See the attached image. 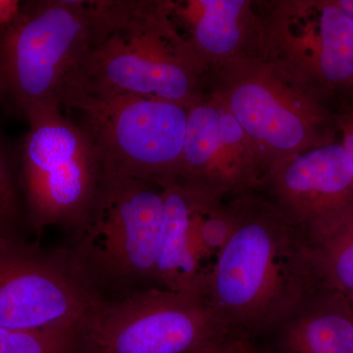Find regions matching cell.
Segmentation results:
<instances>
[{
    "instance_id": "obj_1",
    "label": "cell",
    "mask_w": 353,
    "mask_h": 353,
    "mask_svg": "<svg viewBox=\"0 0 353 353\" xmlns=\"http://www.w3.org/2000/svg\"><path fill=\"white\" fill-rule=\"evenodd\" d=\"M234 224L204 297L225 328L273 331L317 287L310 245L261 194L231 199Z\"/></svg>"
},
{
    "instance_id": "obj_2",
    "label": "cell",
    "mask_w": 353,
    "mask_h": 353,
    "mask_svg": "<svg viewBox=\"0 0 353 353\" xmlns=\"http://www.w3.org/2000/svg\"><path fill=\"white\" fill-rule=\"evenodd\" d=\"M97 3L94 44L67 83L73 95L136 94L190 108L204 92L205 72L157 1Z\"/></svg>"
},
{
    "instance_id": "obj_3",
    "label": "cell",
    "mask_w": 353,
    "mask_h": 353,
    "mask_svg": "<svg viewBox=\"0 0 353 353\" xmlns=\"http://www.w3.org/2000/svg\"><path fill=\"white\" fill-rule=\"evenodd\" d=\"M97 19L95 1L23 2L18 17L0 27V103L23 118L62 108L67 83L94 44Z\"/></svg>"
},
{
    "instance_id": "obj_4",
    "label": "cell",
    "mask_w": 353,
    "mask_h": 353,
    "mask_svg": "<svg viewBox=\"0 0 353 353\" xmlns=\"http://www.w3.org/2000/svg\"><path fill=\"white\" fill-rule=\"evenodd\" d=\"M208 81L250 137L263 175L280 160L336 141L331 97L267 57L228 65Z\"/></svg>"
},
{
    "instance_id": "obj_5",
    "label": "cell",
    "mask_w": 353,
    "mask_h": 353,
    "mask_svg": "<svg viewBox=\"0 0 353 353\" xmlns=\"http://www.w3.org/2000/svg\"><path fill=\"white\" fill-rule=\"evenodd\" d=\"M29 131L18 152L17 181L26 216L38 233L57 226L80 236L104 188V169L82 125L58 108L25 118Z\"/></svg>"
},
{
    "instance_id": "obj_6",
    "label": "cell",
    "mask_w": 353,
    "mask_h": 353,
    "mask_svg": "<svg viewBox=\"0 0 353 353\" xmlns=\"http://www.w3.org/2000/svg\"><path fill=\"white\" fill-rule=\"evenodd\" d=\"M62 108L80 114L105 180H178L189 108L136 94L73 95Z\"/></svg>"
},
{
    "instance_id": "obj_7",
    "label": "cell",
    "mask_w": 353,
    "mask_h": 353,
    "mask_svg": "<svg viewBox=\"0 0 353 353\" xmlns=\"http://www.w3.org/2000/svg\"><path fill=\"white\" fill-rule=\"evenodd\" d=\"M163 185L105 180L97 212L71 250L79 270L99 285L155 282L164 220Z\"/></svg>"
},
{
    "instance_id": "obj_8",
    "label": "cell",
    "mask_w": 353,
    "mask_h": 353,
    "mask_svg": "<svg viewBox=\"0 0 353 353\" xmlns=\"http://www.w3.org/2000/svg\"><path fill=\"white\" fill-rule=\"evenodd\" d=\"M229 334L201 294L148 288L102 299L83 324L81 353H194Z\"/></svg>"
},
{
    "instance_id": "obj_9",
    "label": "cell",
    "mask_w": 353,
    "mask_h": 353,
    "mask_svg": "<svg viewBox=\"0 0 353 353\" xmlns=\"http://www.w3.org/2000/svg\"><path fill=\"white\" fill-rule=\"evenodd\" d=\"M101 299L71 250L0 238V329L82 330Z\"/></svg>"
},
{
    "instance_id": "obj_10",
    "label": "cell",
    "mask_w": 353,
    "mask_h": 353,
    "mask_svg": "<svg viewBox=\"0 0 353 353\" xmlns=\"http://www.w3.org/2000/svg\"><path fill=\"white\" fill-rule=\"evenodd\" d=\"M264 57L328 94L353 95V20L336 0L265 4Z\"/></svg>"
},
{
    "instance_id": "obj_11",
    "label": "cell",
    "mask_w": 353,
    "mask_h": 353,
    "mask_svg": "<svg viewBox=\"0 0 353 353\" xmlns=\"http://www.w3.org/2000/svg\"><path fill=\"white\" fill-rule=\"evenodd\" d=\"M309 245L353 214V170L341 143L272 164L259 190Z\"/></svg>"
},
{
    "instance_id": "obj_12",
    "label": "cell",
    "mask_w": 353,
    "mask_h": 353,
    "mask_svg": "<svg viewBox=\"0 0 353 353\" xmlns=\"http://www.w3.org/2000/svg\"><path fill=\"white\" fill-rule=\"evenodd\" d=\"M262 175L250 137L222 99L204 90L188 110L178 181L227 201L259 190Z\"/></svg>"
},
{
    "instance_id": "obj_13",
    "label": "cell",
    "mask_w": 353,
    "mask_h": 353,
    "mask_svg": "<svg viewBox=\"0 0 353 353\" xmlns=\"http://www.w3.org/2000/svg\"><path fill=\"white\" fill-rule=\"evenodd\" d=\"M162 6L208 80L228 65L264 57V16L255 11L254 2L162 0Z\"/></svg>"
},
{
    "instance_id": "obj_14",
    "label": "cell",
    "mask_w": 353,
    "mask_h": 353,
    "mask_svg": "<svg viewBox=\"0 0 353 353\" xmlns=\"http://www.w3.org/2000/svg\"><path fill=\"white\" fill-rule=\"evenodd\" d=\"M274 331L284 353H353L352 299L318 285Z\"/></svg>"
},
{
    "instance_id": "obj_15",
    "label": "cell",
    "mask_w": 353,
    "mask_h": 353,
    "mask_svg": "<svg viewBox=\"0 0 353 353\" xmlns=\"http://www.w3.org/2000/svg\"><path fill=\"white\" fill-rule=\"evenodd\" d=\"M164 220L157 262V287L201 294L208 277L197 261L189 236L192 192L180 181L163 185Z\"/></svg>"
},
{
    "instance_id": "obj_16",
    "label": "cell",
    "mask_w": 353,
    "mask_h": 353,
    "mask_svg": "<svg viewBox=\"0 0 353 353\" xmlns=\"http://www.w3.org/2000/svg\"><path fill=\"white\" fill-rule=\"evenodd\" d=\"M309 245L317 284L352 299L353 214Z\"/></svg>"
},
{
    "instance_id": "obj_17",
    "label": "cell",
    "mask_w": 353,
    "mask_h": 353,
    "mask_svg": "<svg viewBox=\"0 0 353 353\" xmlns=\"http://www.w3.org/2000/svg\"><path fill=\"white\" fill-rule=\"evenodd\" d=\"M81 329H0V353H81Z\"/></svg>"
},
{
    "instance_id": "obj_18",
    "label": "cell",
    "mask_w": 353,
    "mask_h": 353,
    "mask_svg": "<svg viewBox=\"0 0 353 353\" xmlns=\"http://www.w3.org/2000/svg\"><path fill=\"white\" fill-rule=\"evenodd\" d=\"M22 199L12 160L0 139V238L20 236L21 221L26 216Z\"/></svg>"
},
{
    "instance_id": "obj_19",
    "label": "cell",
    "mask_w": 353,
    "mask_h": 353,
    "mask_svg": "<svg viewBox=\"0 0 353 353\" xmlns=\"http://www.w3.org/2000/svg\"><path fill=\"white\" fill-rule=\"evenodd\" d=\"M194 353H255L248 338L240 334H229L208 347Z\"/></svg>"
},
{
    "instance_id": "obj_20",
    "label": "cell",
    "mask_w": 353,
    "mask_h": 353,
    "mask_svg": "<svg viewBox=\"0 0 353 353\" xmlns=\"http://www.w3.org/2000/svg\"><path fill=\"white\" fill-rule=\"evenodd\" d=\"M338 132L341 137V145L347 153L353 170V103L338 115Z\"/></svg>"
},
{
    "instance_id": "obj_21",
    "label": "cell",
    "mask_w": 353,
    "mask_h": 353,
    "mask_svg": "<svg viewBox=\"0 0 353 353\" xmlns=\"http://www.w3.org/2000/svg\"><path fill=\"white\" fill-rule=\"evenodd\" d=\"M22 4L18 0H0V27L10 24L18 17Z\"/></svg>"
},
{
    "instance_id": "obj_22",
    "label": "cell",
    "mask_w": 353,
    "mask_h": 353,
    "mask_svg": "<svg viewBox=\"0 0 353 353\" xmlns=\"http://www.w3.org/2000/svg\"><path fill=\"white\" fill-rule=\"evenodd\" d=\"M341 8L353 20V0H336Z\"/></svg>"
}]
</instances>
